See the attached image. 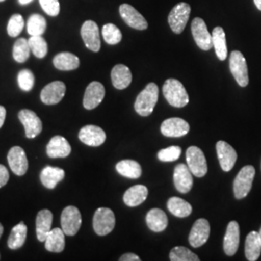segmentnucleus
Here are the masks:
<instances>
[{
    "instance_id": "nucleus-1",
    "label": "nucleus",
    "mask_w": 261,
    "mask_h": 261,
    "mask_svg": "<svg viewBox=\"0 0 261 261\" xmlns=\"http://www.w3.org/2000/svg\"><path fill=\"white\" fill-rule=\"evenodd\" d=\"M159 88L157 84L151 83L146 85V87L140 92L136 103L135 110L140 114V116L146 117L154 111L156 103L158 102Z\"/></svg>"
},
{
    "instance_id": "nucleus-2",
    "label": "nucleus",
    "mask_w": 261,
    "mask_h": 261,
    "mask_svg": "<svg viewBox=\"0 0 261 261\" xmlns=\"http://www.w3.org/2000/svg\"><path fill=\"white\" fill-rule=\"evenodd\" d=\"M163 93L168 103L174 108H184L189 103V95L182 83L168 79L163 85Z\"/></svg>"
},
{
    "instance_id": "nucleus-3",
    "label": "nucleus",
    "mask_w": 261,
    "mask_h": 261,
    "mask_svg": "<svg viewBox=\"0 0 261 261\" xmlns=\"http://www.w3.org/2000/svg\"><path fill=\"white\" fill-rule=\"evenodd\" d=\"M255 175V168L246 166L238 172L233 183L234 196L237 199H242L249 195Z\"/></svg>"
},
{
    "instance_id": "nucleus-4",
    "label": "nucleus",
    "mask_w": 261,
    "mask_h": 261,
    "mask_svg": "<svg viewBox=\"0 0 261 261\" xmlns=\"http://www.w3.org/2000/svg\"><path fill=\"white\" fill-rule=\"evenodd\" d=\"M191 6L186 2H180L175 5L168 15V23L171 30L181 34L186 28L187 22L190 18Z\"/></svg>"
},
{
    "instance_id": "nucleus-5",
    "label": "nucleus",
    "mask_w": 261,
    "mask_h": 261,
    "mask_svg": "<svg viewBox=\"0 0 261 261\" xmlns=\"http://www.w3.org/2000/svg\"><path fill=\"white\" fill-rule=\"evenodd\" d=\"M115 226V216L110 208H98L93 217V228L96 234L105 236L111 233Z\"/></svg>"
},
{
    "instance_id": "nucleus-6",
    "label": "nucleus",
    "mask_w": 261,
    "mask_h": 261,
    "mask_svg": "<svg viewBox=\"0 0 261 261\" xmlns=\"http://www.w3.org/2000/svg\"><path fill=\"white\" fill-rule=\"evenodd\" d=\"M229 69L237 84L241 87H246L249 84L247 61L241 51L233 50L231 53L229 57Z\"/></svg>"
},
{
    "instance_id": "nucleus-7",
    "label": "nucleus",
    "mask_w": 261,
    "mask_h": 261,
    "mask_svg": "<svg viewBox=\"0 0 261 261\" xmlns=\"http://www.w3.org/2000/svg\"><path fill=\"white\" fill-rule=\"evenodd\" d=\"M187 166L190 168L191 172L196 176L200 178L205 176L207 173V162H206L204 153L202 150L196 146H191L187 149L186 152Z\"/></svg>"
},
{
    "instance_id": "nucleus-8",
    "label": "nucleus",
    "mask_w": 261,
    "mask_h": 261,
    "mask_svg": "<svg viewBox=\"0 0 261 261\" xmlns=\"http://www.w3.org/2000/svg\"><path fill=\"white\" fill-rule=\"evenodd\" d=\"M60 222L65 235L74 236L82 226V214L75 206H67L61 213Z\"/></svg>"
},
{
    "instance_id": "nucleus-9",
    "label": "nucleus",
    "mask_w": 261,
    "mask_h": 261,
    "mask_svg": "<svg viewBox=\"0 0 261 261\" xmlns=\"http://www.w3.org/2000/svg\"><path fill=\"white\" fill-rule=\"evenodd\" d=\"M81 34L84 40L85 47L94 53H98L100 50L101 48L100 30L95 21L93 20L84 21L81 29Z\"/></svg>"
},
{
    "instance_id": "nucleus-10",
    "label": "nucleus",
    "mask_w": 261,
    "mask_h": 261,
    "mask_svg": "<svg viewBox=\"0 0 261 261\" xmlns=\"http://www.w3.org/2000/svg\"><path fill=\"white\" fill-rule=\"evenodd\" d=\"M192 34L197 47L202 50H209L213 47L212 34L208 31L205 21L200 18H196L192 22Z\"/></svg>"
},
{
    "instance_id": "nucleus-11",
    "label": "nucleus",
    "mask_w": 261,
    "mask_h": 261,
    "mask_svg": "<svg viewBox=\"0 0 261 261\" xmlns=\"http://www.w3.org/2000/svg\"><path fill=\"white\" fill-rule=\"evenodd\" d=\"M19 121L24 127L25 136L28 139H34L41 134L43 124L37 114L30 110H22L19 112Z\"/></svg>"
},
{
    "instance_id": "nucleus-12",
    "label": "nucleus",
    "mask_w": 261,
    "mask_h": 261,
    "mask_svg": "<svg viewBox=\"0 0 261 261\" xmlns=\"http://www.w3.org/2000/svg\"><path fill=\"white\" fill-rule=\"evenodd\" d=\"M119 13L123 20L130 27L137 30H145L148 28V22L138 10L129 4H122Z\"/></svg>"
},
{
    "instance_id": "nucleus-13",
    "label": "nucleus",
    "mask_w": 261,
    "mask_h": 261,
    "mask_svg": "<svg viewBox=\"0 0 261 261\" xmlns=\"http://www.w3.org/2000/svg\"><path fill=\"white\" fill-rule=\"evenodd\" d=\"M79 139L88 146L98 147L106 141L107 136L102 128L95 125H86L80 130Z\"/></svg>"
},
{
    "instance_id": "nucleus-14",
    "label": "nucleus",
    "mask_w": 261,
    "mask_h": 261,
    "mask_svg": "<svg viewBox=\"0 0 261 261\" xmlns=\"http://www.w3.org/2000/svg\"><path fill=\"white\" fill-rule=\"evenodd\" d=\"M210 236V224L205 219H198L193 225L189 235V243L193 248L204 245Z\"/></svg>"
},
{
    "instance_id": "nucleus-15",
    "label": "nucleus",
    "mask_w": 261,
    "mask_h": 261,
    "mask_svg": "<svg viewBox=\"0 0 261 261\" xmlns=\"http://www.w3.org/2000/svg\"><path fill=\"white\" fill-rule=\"evenodd\" d=\"M216 149L222 169L225 172L230 171L237 161V153L235 149L224 140L217 142Z\"/></svg>"
},
{
    "instance_id": "nucleus-16",
    "label": "nucleus",
    "mask_w": 261,
    "mask_h": 261,
    "mask_svg": "<svg viewBox=\"0 0 261 261\" xmlns=\"http://www.w3.org/2000/svg\"><path fill=\"white\" fill-rule=\"evenodd\" d=\"M11 170L18 176H22L28 169V161L24 150L19 146H14L7 155Z\"/></svg>"
},
{
    "instance_id": "nucleus-17",
    "label": "nucleus",
    "mask_w": 261,
    "mask_h": 261,
    "mask_svg": "<svg viewBox=\"0 0 261 261\" xmlns=\"http://www.w3.org/2000/svg\"><path fill=\"white\" fill-rule=\"evenodd\" d=\"M190 130V125L182 118L172 117L162 123L161 132L168 138H180L186 136Z\"/></svg>"
},
{
    "instance_id": "nucleus-18",
    "label": "nucleus",
    "mask_w": 261,
    "mask_h": 261,
    "mask_svg": "<svg viewBox=\"0 0 261 261\" xmlns=\"http://www.w3.org/2000/svg\"><path fill=\"white\" fill-rule=\"evenodd\" d=\"M106 90L103 84L99 82H92L86 87L84 97V107L90 111L97 108L103 102Z\"/></svg>"
},
{
    "instance_id": "nucleus-19",
    "label": "nucleus",
    "mask_w": 261,
    "mask_h": 261,
    "mask_svg": "<svg viewBox=\"0 0 261 261\" xmlns=\"http://www.w3.org/2000/svg\"><path fill=\"white\" fill-rule=\"evenodd\" d=\"M66 93L64 83L56 81L46 85L41 91V101L46 105H56L59 103Z\"/></svg>"
},
{
    "instance_id": "nucleus-20",
    "label": "nucleus",
    "mask_w": 261,
    "mask_h": 261,
    "mask_svg": "<svg viewBox=\"0 0 261 261\" xmlns=\"http://www.w3.org/2000/svg\"><path fill=\"white\" fill-rule=\"evenodd\" d=\"M192 174L193 173L187 165L179 164L175 167L173 172V182L178 192L181 194H187L191 191L194 183Z\"/></svg>"
},
{
    "instance_id": "nucleus-21",
    "label": "nucleus",
    "mask_w": 261,
    "mask_h": 261,
    "mask_svg": "<svg viewBox=\"0 0 261 261\" xmlns=\"http://www.w3.org/2000/svg\"><path fill=\"white\" fill-rule=\"evenodd\" d=\"M239 243H240V227L237 222L232 221L227 225L226 232L224 235V251L225 254L228 256L234 255L239 248Z\"/></svg>"
},
{
    "instance_id": "nucleus-22",
    "label": "nucleus",
    "mask_w": 261,
    "mask_h": 261,
    "mask_svg": "<svg viewBox=\"0 0 261 261\" xmlns=\"http://www.w3.org/2000/svg\"><path fill=\"white\" fill-rule=\"evenodd\" d=\"M71 145L65 138L56 136L47 145V154L49 158H66L71 154Z\"/></svg>"
},
{
    "instance_id": "nucleus-23",
    "label": "nucleus",
    "mask_w": 261,
    "mask_h": 261,
    "mask_svg": "<svg viewBox=\"0 0 261 261\" xmlns=\"http://www.w3.org/2000/svg\"><path fill=\"white\" fill-rule=\"evenodd\" d=\"M54 216L53 213L44 209L38 213L36 217V236L40 242H45L47 234L51 230Z\"/></svg>"
},
{
    "instance_id": "nucleus-24",
    "label": "nucleus",
    "mask_w": 261,
    "mask_h": 261,
    "mask_svg": "<svg viewBox=\"0 0 261 261\" xmlns=\"http://www.w3.org/2000/svg\"><path fill=\"white\" fill-rule=\"evenodd\" d=\"M148 196V189L143 185H136L129 188L123 196L126 205L130 207L139 206L145 201Z\"/></svg>"
},
{
    "instance_id": "nucleus-25",
    "label": "nucleus",
    "mask_w": 261,
    "mask_h": 261,
    "mask_svg": "<svg viewBox=\"0 0 261 261\" xmlns=\"http://www.w3.org/2000/svg\"><path fill=\"white\" fill-rule=\"evenodd\" d=\"M146 224L152 231L162 232L168 226V216L159 208L151 209L146 215Z\"/></svg>"
},
{
    "instance_id": "nucleus-26",
    "label": "nucleus",
    "mask_w": 261,
    "mask_h": 261,
    "mask_svg": "<svg viewBox=\"0 0 261 261\" xmlns=\"http://www.w3.org/2000/svg\"><path fill=\"white\" fill-rule=\"evenodd\" d=\"M132 73L127 66L117 64L112 70V82L116 89H125L132 83Z\"/></svg>"
},
{
    "instance_id": "nucleus-27",
    "label": "nucleus",
    "mask_w": 261,
    "mask_h": 261,
    "mask_svg": "<svg viewBox=\"0 0 261 261\" xmlns=\"http://www.w3.org/2000/svg\"><path fill=\"white\" fill-rule=\"evenodd\" d=\"M45 248L50 252H63L65 248V233L62 228H51L45 240Z\"/></svg>"
},
{
    "instance_id": "nucleus-28",
    "label": "nucleus",
    "mask_w": 261,
    "mask_h": 261,
    "mask_svg": "<svg viewBox=\"0 0 261 261\" xmlns=\"http://www.w3.org/2000/svg\"><path fill=\"white\" fill-rule=\"evenodd\" d=\"M65 171L60 168L46 167L40 174V180L42 184L47 189H55L56 185L63 180Z\"/></svg>"
},
{
    "instance_id": "nucleus-29",
    "label": "nucleus",
    "mask_w": 261,
    "mask_h": 261,
    "mask_svg": "<svg viewBox=\"0 0 261 261\" xmlns=\"http://www.w3.org/2000/svg\"><path fill=\"white\" fill-rule=\"evenodd\" d=\"M261 240L259 234L252 231L248 234L245 242V254L247 259L250 261L257 260L260 256Z\"/></svg>"
},
{
    "instance_id": "nucleus-30",
    "label": "nucleus",
    "mask_w": 261,
    "mask_h": 261,
    "mask_svg": "<svg viewBox=\"0 0 261 261\" xmlns=\"http://www.w3.org/2000/svg\"><path fill=\"white\" fill-rule=\"evenodd\" d=\"M54 65L60 71H73L80 67V59L71 53H60L54 58Z\"/></svg>"
},
{
    "instance_id": "nucleus-31",
    "label": "nucleus",
    "mask_w": 261,
    "mask_h": 261,
    "mask_svg": "<svg viewBox=\"0 0 261 261\" xmlns=\"http://www.w3.org/2000/svg\"><path fill=\"white\" fill-rule=\"evenodd\" d=\"M117 172L126 178L138 179L141 176L142 169L140 164L134 160H123L116 165Z\"/></svg>"
},
{
    "instance_id": "nucleus-32",
    "label": "nucleus",
    "mask_w": 261,
    "mask_h": 261,
    "mask_svg": "<svg viewBox=\"0 0 261 261\" xmlns=\"http://www.w3.org/2000/svg\"><path fill=\"white\" fill-rule=\"evenodd\" d=\"M212 44L215 48L216 55L221 61H224L227 57V47L226 38L223 28L217 27L212 32Z\"/></svg>"
},
{
    "instance_id": "nucleus-33",
    "label": "nucleus",
    "mask_w": 261,
    "mask_h": 261,
    "mask_svg": "<svg viewBox=\"0 0 261 261\" xmlns=\"http://www.w3.org/2000/svg\"><path fill=\"white\" fill-rule=\"evenodd\" d=\"M168 209L171 214L177 218L189 217L193 211V207L189 202L177 196H173L168 199Z\"/></svg>"
},
{
    "instance_id": "nucleus-34",
    "label": "nucleus",
    "mask_w": 261,
    "mask_h": 261,
    "mask_svg": "<svg viewBox=\"0 0 261 261\" xmlns=\"http://www.w3.org/2000/svg\"><path fill=\"white\" fill-rule=\"evenodd\" d=\"M28 235V226L23 222H20L19 224L15 225L12 228V231L10 233L8 239V247L11 250H18L21 248L27 239Z\"/></svg>"
},
{
    "instance_id": "nucleus-35",
    "label": "nucleus",
    "mask_w": 261,
    "mask_h": 261,
    "mask_svg": "<svg viewBox=\"0 0 261 261\" xmlns=\"http://www.w3.org/2000/svg\"><path fill=\"white\" fill-rule=\"evenodd\" d=\"M47 29V20L40 15L33 14L28 20V33L30 36H42Z\"/></svg>"
},
{
    "instance_id": "nucleus-36",
    "label": "nucleus",
    "mask_w": 261,
    "mask_h": 261,
    "mask_svg": "<svg viewBox=\"0 0 261 261\" xmlns=\"http://www.w3.org/2000/svg\"><path fill=\"white\" fill-rule=\"evenodd\" d=\"M30 46L28 39L19 38L13 47V57L18 63H24L30 56Z\"/></svg>"
},
{
    "instance_id": "nucleus-37",
    "label": "nucleus",
    "mask_w": 261,
    "mask_h": 261,
    "mask_svg": "<svg viewBox=\"0 0 261 261\" xmlns=\"http://www.w3.org/2000/svg\"><path fill=\"white\" fill-rule=\"evenodd\" d=\"M103 40L109 45H117L121 42L122 33L120 29L113 23H107L102 28Z\"/></svg>"
},
{
    "instance_id": "nucleus-38",
    "label": "nucleus",
    "mask_w": 261,
    "mask_h": 261,
    "mask_svg": "<svg viewBox=\"0 0 261 261\" xmlns=\"http://www.w3.org/2000/svg\"><path fill=\"white\" fill-rule=\"evenodd\" d=\"M28 43L32 54L37 58H44L47 54V41L42 36H30Z\"/></svg>"
},
{
    "instance_id": "nucleus-39",
    "label": "nucleus",
    "mask_w": 261,
    "mask_h": 261,
    "mask_svg": "<svg viewBox=\"0 0 261 261\" xmlns=\"http://www.w3.org/2000/svg\"><path fill=\"white\" fill-rule=\"evenodd\" d=\"M171 261H199L198 256L185 247H175L169 252Z\"/></svg>"
},
{
    "instance_id": "nucleus-40",
    "label": "nucleus",
    "mask_w": 261,
    "mask_h": 261,
    "mask_svg": "<svg viewBox=\"0 0 261 261\" xmlns=\"http://www.w3.org/2000/svg\"><path fill=\"white\" fill-rule=\"evenodd\" d=\"M24 28V19L21 15L14 14L7 24V33L10 37H18Z\"/></svg>"
},
{
    "instance_id": "nucleus-41",
    "label": "nucleus",
    "mask_w": 261,
    "mask_h": 261,
    "mask_svg": "<svg viewBox=\"0 0 261 261\" xmlns=\"http://www.w3.org/2000/svg\"><path fill=\"white\" fill-rule=\"evenodd\" d=\"M18 84H19V88L22 91L29 92L32 90L35 84V76L30 70L23 69L19 71L18 74Z\"/></svg>"
},
{
    "instance_id": "nucleus-42",
    "label": "nucleus",
    "mask_w": 261,
    "mask_h": 261,
    "mask_svg": "<svg viewBox=\"0 0 261 261\" xmlns=\"http://www.w3.org/2000/svg\"><path fill=\"white\" fill-rule=\"evenodd\" d=\"M181 152L182 149L179 146H169L159 151L158 159L162 162H174L179 159Z\"/></svg>"
},
{
    "instance_id": "nucleus-43",
    "label": "nucleus",
    "mask_w": 261,
    "mask_h": 261,
    "mask_svg": "<svg viewBox=\"0 0 261 261\" xmlns=\"http://www.w3.org/2000/svg\"><path fill=\"white\" fill-rule=\"evenodd\" d=\"M43 11L50 17L58 16L60 12L59 0H39Z\"/></svg>"
},
{
    "instance_id": "nucleus-44",
    "label": "nucleus",
    "mask_w": 261,
    "mask_h": 261,
    "mask_svg": "<svg viewBox=\"0 0 261 261\" xmlns=\"http://www.w3.org/2000/svg\"><path fill=\"white\" fill-rule=\"evenodd\" d=\"M9 181V172L3 165H0V188L5 186Z\"/></svg>"
},
{
    "instance_id": "nucleus-45",
    "label": "nucleus",
    "mask_w": 261,
    "mask_h": 261,
    "mask_svg": "<svg viewBox=\"0 0 261 261\" xmlns=\"http://www.w3.org/2000/svg\"><path fill=\"white\" fill-rule=\"evenodd\" d=\"M119 260L120 261H140V257L139 255H137V254H135V253H132V252H129V253H125V254H123L121 257L119 258Z\"/></svg>"
},
{
    "instance_id": "nucleus-46",
    "label": "nucleus",
    "mask_w": 261,
    "mask_h": 261,
    "mask_svg": "<svg viewBox=\"0 0 261 261\" xmlns=\"http://www.w3.org/2000/svg\"><path fill=\"white\" fill-rule=\"evenodd\" d=\"M5 117H6V109L4 107L0 106V129L3 126V124H4Z\"/></svg>"
},
{
    "instance_id": "nucleus-47",
    "label": "nucleus",
    "mask_w": 261,
    "mask_h": 261,
    "mask_svg": "<svg viewBox=\"0 0 261 261\" xmlns=\"http://www.w3.org/2000/svg\"><path fill=\"white\" fill-rule=\"evenodd\" d=\"M253 2H254V4H255L256 8L261 11V0H253Z\"/></svg>"
},
{
    "instance_id": "nucleus-48",
    "label": "nucleus",
    "mask_w": 261,
    "mask_h": 261,
    "mask_svg": "<svg viewBox=\"0 0 261 261\" xmlns=\"http://www.w3.org/2000/svg\"><path fill=\"white\" fill-rule=\"evenodd\" d=\"M33 0H19V4L21 5H28L30 2H32Z\"/></svg>"
},
{
    "instance_id": "nucleus-49",
    "label": "nucleus",
    "mask_w": 261,
    "mask_h": 261,
    "mask_svg": "<svg viewBox=\"0 0 261 261\" xmlns=\"http://www.w3.org/2000/svg\"><path fill=\"white\" fill-rule=\"evenodd\" d=\"M3 230H4V228H3V225H2L1 223H0V238H1L2 234H3Z\"/></svg>"
},
{
    "instance_id": "nucleus-50",
    "label": "nucleus",
    "mask_w": 261,
    "mask_h": 261,
    "mask_svg": "<svg viewBox=\"0 0 261 261\" xmlns=\"http://www.w3.org/2000/svg\"><path fill=\"white\" fill-rule=\"evenodd\" d=\"M258 234H259V237H260V240H261V227H260V230H259V232H258Z\"/></svg>"
},
{
    "instance_id": "nucleus-51",
    "label": "nucleus",
    "mask_w": 261,
    "mask_h": 261,
    "mask_svg": "<svg viewBox=\"0 0 261 261\" xmlns=\"http://www.w3.org/2000/svg\"><path fill=\"white\" fill-rule=\"evenodd\" d=\"M3 1H5V0H0V2H3Z\"/></svg>"
}]
</instances>
